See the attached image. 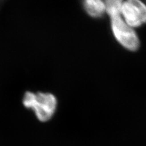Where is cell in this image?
Wrapping results in <instances>:
<instances>
[{
    "label": "cell",
    "instance_id": "obj_1",
    "mask_svg": "<svg viewBox=\"0 0 146 146\" xmlns=\"http://www.w3.org/2000/svg\"><path fill=\"white\" fill-rule=\"evenodd\" d=\"M23 104L26 108L33 110L40 121L47 122L56 112L57 100L51 93L27 91L24 95Z\"/></svg>",
    "mask_w": 146,
    "mask_h": 146
},
{
    "label": "cell",
    "instance_id": "obj_2",
    "mask_svg": "<svg viewBox=\"0 0 146 146\" xmlns=\"http://www.w3.org/2000/svg\"><path fill=\"white\" fill-rule=\"evenodd\" d=\"M110 19L111 31L117 42L129 51H136L139 47V40L133 27L127 24L122 16Z\"/></svg>",
    "mask_w": 146,
    "mask_h": 146
},
{
    "label": "cell",
    "instance_id": "obj_3",
    "mask_svg": "<svg viewBox=\"0 0 146 146\" xmlns=\"http://www.w3.org/2000/svg\"><path fill=\"white\" fill-rule=\"evenodd\" d=\"M122 17L131 27H138L146 23V5L139 0L123 2Z\"/></svg>",
    "mask_w": 146,
    "mask_h": 146
},
{
    "label": "cell",
    "instance_id": "obj_4",
    "mask_svg": "<svg viewBox=\"0 0 146 146\" xmlns=\"http://www.w3.org/2000/svg\"><path fill=\"white\" fill-rule=\"evenodd\" d=\"M82 5L86 13L92 18H100L106 12L105 1L100 0H86Z\"/></svg>",
    "mask_w": 146,
    "mask_h": 146
},
{
    "label": "cell",
    "instance_id": "obj_5",
    "mask_svg": "<svg viewBox=\"0 0 146 146\" xmlns=\"http://www.w3.org/2000/svg\"><path fill=\"white\" fill-rule=\"evenodd\" d=\"M105 4L106 13L110 18L121 16L123 1L121 0H108L105 1Z\"/></svg>",
    "mask_w": 146,
    "mask_h": 146
}]
</instances>
